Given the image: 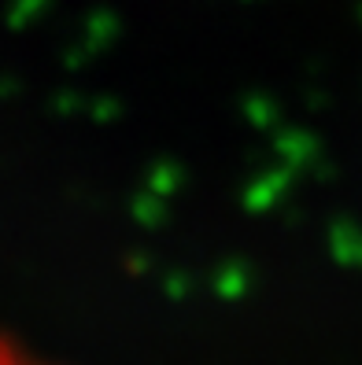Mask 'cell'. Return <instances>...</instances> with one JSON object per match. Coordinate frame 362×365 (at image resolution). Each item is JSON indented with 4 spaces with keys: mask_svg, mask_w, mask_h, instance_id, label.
Wrapping results in <instances>:
<instances>
[{
    "mask_svg": "<svg viewBox=\"0 0 362 365\" xmlns=\"http://www.w3.org/2000/svg\"><path fill=\"white\" fill-rule=\"evenodd\" d=\"M0 365H52V361L37 358L34 351L23 347V343H15L11 336L0 332Z\"/></svg>",
    "mask_w": 362,
    "mask_h": 365,
    "instance_id": "1",
    "label": "cell"
}]
</instances>
